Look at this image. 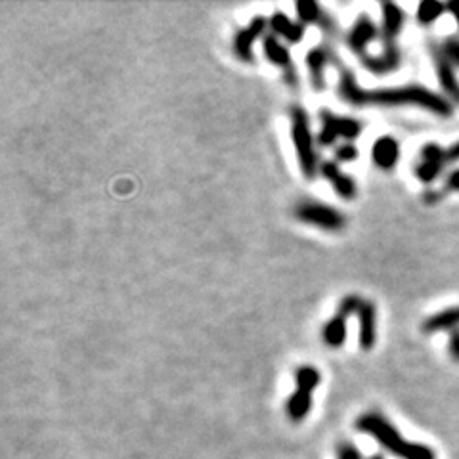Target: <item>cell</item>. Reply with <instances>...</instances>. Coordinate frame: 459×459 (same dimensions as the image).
<instances>
[{
	"label": "cell",
	"mask_w": 459,
	"mask_h": 459,
	"mask_svg": "<svg viewBox=\"0 0 459 459\" xmlns=\"http://www.w3.org/2000/svg\"><path fill=\"white\" fill-rule=\"evenodd\" d=\"M339 96L350 105H419L423 110L431 111L438 117H450L453 113L452 102L446 96H440L436 92L429 91L421 84H404L393 88H376L366 91L356 81L354 73L341 67L339 79Z\"/></svg>",
	"instance_id": "obj_1"
},
{
	"label": "cell",
	"mask_w": 459,
	"mask_h": 459,
	"mask_svg": "<svg viewBox=\"0 0 459 459\" xmlns=\"http://www.w3.org/2000/svg\"><path fill=\"white\" fill-rule=\"evenodd\" d=\"M356 429L364 434H369L381 444L387 452L402 459H436L433 448L417 442H407L402 438L398 429L379 414H364L356 419Z\"/></svg>",
	"instance_id": "obj_2"
},
{
	"label": "cell",
	"mask_w": 459,
	"mask_h": 459,
	"mask_svg": "<svg viewBox=\"0 0 459 459\" xmlns=\"http://www.w3.org/2000/svg\"><path fill=\"white\" fill-rule=\"evenodd\" d=\"M289 117H291V138L295 149H297L301 170L306 178H314L320 170V163H318L316 149H314V138H312L308 115L301 105H293Z\"/></svg>",
	"instance_id": "obj_3"
},
{
	"label": "cell",
	"mask_w": 459,
	"mask_h": 459,
	"mask_svg": "<svg viewBox=\"0 0 459 459\" xmlns=\"http://www.w3.org/2000/svg\"><path fill=\"white\" fill-rule=\"evenodd\" d=\"M295 216L301 222L324 228V230H330V232H339L347 224V219H344V214L341 211H337L330 205H324V203H316V201H301L295 207Z\"/></svg>",
	"instance_id": "obj_4"
},
{
	"label": "cell",
	"mask_w": 459,
	"mask_h": 459,
	"mask_svg": "<svg viewBox=\"0 0 459 459\" xmlns=\"http://www.w3.org/2000/svg\"><path fill=\"white\" fill-rule=\"evenodd\" d=\"M320 119H322V130L318 134V142L322 146L335 144L337 138H344L352 144V140H356L362 132V121L352 117H341L331 113L330 110H324L320 113Z\"/></svg>",
	"instance_id": "obj_5"
},
{
	"label": "cell",
	"mask_w": 459,
	"mask_h": 459,
	"mask_svg": "<svg viewBox=\"0 0 459 459\" xmlns=\"http://www.w3.org/2000/svg\"><path fill=\"white\" fill-rule=\"evenodd\" d=\"M262 50H265V56L268 58L272 65L276 67H281L285 73V81L289 86H297L298 77H297V69H295V64H293L291 52L289 48L281 42V40L276 37V35H266L265 40H262Z\"/></svg>",
	"instance_id": "obj_6"
},
{
	"label": "cell",
	"mask_w": 459,
	"mask_h": 459,
	"mask_svg": "<svg viewBox=\"0 0 459 459\" xmlns=\"http://www.w3.org/2000/svg\"><path fill=\"white\" fill-rule=\"evenodd\" d=\"M429 50H431V56H433L434 59V69H436V77H438L440 88L444 91V96H446L450 102L459 104V81L458 77H455V71H453V65L450 64V59L444 56L442 46L440 45L431 42Z\"/></svg>",
	"instance_id": "obj_7"
},
{
	"label": "cell",
	"mask_w": 459,
	"mask_h": 459,
	"mask_svg": "<svg viewBox=\"0 0 459 459\" xmlns=\"http://www.w3.org/2000/svg\"><path fill=\"white\" fill-rule=\"evenodd\" d=\"M266 25H268V21H266L265 18L257 16L249 25L243 27V29H240V31L236 33V37H233V52H236V56H238L241 62L251 64L252 45H255V40L259 39V37L265 35Z\"/></svg>",
	"instance_id": "obj_8"
},
{
	"label": "cell",
	"mask_w": 459,
	"mask_h": 459,
	"mask_svg": "<svg viewBox=\"0 0 459 459\" xmlns=\"http://www.w3.org/2000/svg\"><path fill=\"white\" fill-rule=\"evenodd\" d=\"M377 35H379V29L373 23L371 18H368L366 13H362L356 23L350 27L349 35H347V45L354 54H358L360 58L366 56V48L371 40L377 39Z\"/></svg>",
	"instance_id": "obj_9"
},
{
	"label": "cell",
	"mask_w": 459,
	"mask_h": 459,
	"mask_svg": "<svg viewBox=\"0 0 459 459\" xmlns=\"http://www.w3.org/2000/svg\"><path fill=\"white\" fill-rule=\"evenodd\" d=\"M371 157L377 167L383 170H393L400 161V144L395 136H379L371 148Z\"/></svg>",
	"instance_id": "obj_10"
},
{
	"label": "cell",
	"mask_w": 459,
	"mask_h": 459,
	"mask_svg": "<svg viewBox=\"0 0 459 459\" xmlns=\"http://www.w3.org/2000/svg\"><path fill=\"white\" fill-rule=\"evenodd\" d=\"M362 65L368 71L376 73V75H383V73H390L398 69L402 64V52L396 42L385 45L381 56H362Z\"/></svg>",
	"instance_id": "obj_11"
},
{
	"label": "cell",
	"mask_w": 459,
	"mask_h": 459,
	"mask_svg": "<svg viewBox=\"0 0 459 459\" xmlns=\"http://www.w3.org/2000/svg\"><path fill=\"white\" fill-rule=\"evenodd\" d=\"M330 62H335V56L331 54L327 46H314L310 52L306 54V65H308V71H310L312 86L318 92H322L325 88V67H327Z\"/></svg>",
	"instance_id": "obj_12"
},
{
	"label": "cell",
	"mask_w": 459,
	"mask_h": 459,
	"mask_svg": "<svg viewBox=\"0 0 459 459\" xmlns=\"http://www.w3.org/2000/svg\"><path fill=\"white\" fill-rule=\"evenodd\" d=\"M383 25H381V37L385 45L396 42L398 35L402 33V27L406 23V12L402 10L395 2H383Z\"/></svg>",
	"instance_id": "obj_13"
},
{
	"label": "cell",
	"mask_w": 459,
	"mask_h": 459,
	"mask_svg": "<svg viewBox=\"0 0 459 459\" xmlns=\"http://www.w3.org/2000/svg\"><path fill=\"white\" fill-rule=\"evenodd\" d=\"M320 173L325 180L331 182V186L343 199H354L356 197V182L349 175H344L341 167L333 161H324L320 165Z\"/></svg>",
	"instance_id": "obj_14"
},
{
	"label": "cell",
	"mask_w": 459,
	"mask_h": 459,
	"mask_svg": "<svg viewBox=\"0 0 459 459\" xmlns=\"http://www.w3.org/2000/svg\"><path fill=\"white\" fill-rule=\"evenodd\" d=\"M268 25H270V29H272V35L281 37V39H285L287 42H291V45H297V42H301L304 37L303 23H301V21L289 20V16H287L285 12H281V10L272 13Z\"/></svg>",
	"instance_id": "obj_15"
},
{
	"label": "cell",
	"mask_w": 459,
	"mask_h": 459,
	"mask_svg": "<svg viewBox=\"0 0 459 459\" xmlns=\"http://www.w3.org/2000/svg\"><path fill=\"white\" fill-rule=\"evenodd\" d=\"M360 318V347L364 350H371L377 341V312L376 304L371 301H364L362 308L358 312Z\"/></svg>",
	"instance_id": "obj_16"
},
{
	"label": "cell",
	"mask_w": 459,
	"mask_h": 459,
	"mask_svg": "<svg viewBox=\"0 0 459 459\" xmlns=\"http://www.w3.org/2000/svg\"><path fill=\"white\" fill-rule=\"evenodd\" d=\"M312 409V390L306 388H297L285 404V414L287 419L293 423H301V421L310 414Z\"/></svg>",
	"instance_id": "obj_17"
},
{
	"label": "cell",
	"mask_w": 459,
	"mask_h": 459,
	"mask_svg": "<svg viewBox=\"0 0 459 459\" xmlns=\"http://www.w3.org/2000/svg\"><path fill=\"white\" fill-rule=\"evenodd\" d=\"M459 327V306L455 308H446V310H440L436 314H433L431 318H427L421 330L423 333H438V331H453Z\"/></svg>",
	"instance_id": "obj_18"
},
{
	"label": "cell",
	"mask_w": 459,
	"mask_h": 459,
	"mask_svg": "<svg viewBox=\"0 0 459 459\" xmlns=\"http://www.w3.org/2000/svg\"><path fill=\"white\" fill-rule=\"evenodd\" d=\"M322 339L330 349L343 347L344 341H347V318L335 314L331 320H327L324 330H322Z\"/></svg>",
	"instance_id": "obj_19"
},
{
	"label": "cell",
	"mask_w": 459,
	"mask_h": 459,
	"mask_svg": "<svg viewBox=\"0 0 459 459\" xmlns=\"http://www.w3.org/2000/svg\"><path fill=\"white\" fill-rule=\"evenodd\" d=\"M448 10V4L438 0H423L417 8V21L421 25H433L442 13Z\"/></svg>",
	"instance_id": "obj_20"
},
{
	"label": "cell",
	"mask_w": 459,
	"mask_h": 459,
	"mask_svg": "<svg viewBox=\"0 0 459 459\" xmlns=\"http://www.w3.org/2000/svg\"><path fill=\"white\" fill-rule=\"evenodd\" d=\"M295 8H297V16L298 20H301V23H320V20H322V16H324V10L320 8V4L318 2H314V0H298L297 4H295Z\"/></svg>",
	"instance_id": "obj_21"
},
{
	"label": "cell",
	"mask_w": 459,
	"mask_h": 459,
	"mask_svg": "<svg viewBox=\"0 0 459 459\" xmlns=\"http://www.w3.org/2000/svg\"><path fill=\"white\" fill-rule=\"evenodd\" d=\"M295 381H297V388H306V390L314 393L320 381H322V376L314 366H301L295 371Z\"/></svg>",
	"instance_id": "obj_22"
},
{
	"label": "cell",
	"mask_w": 459,
	"mask_h": 459,
	"mask_svg": "<svg viewBox=\"0 0 459 459\" xmlns=\"http://www.w3.org/2000/svg\"><path fill=\"white\" fill-rule=\"evenodd\" d=\"M444 168L442 165H436V163H427V161H419L415 165V176L419 178L421 182H425V184H433L436 178H438L442 173H444Z\"/></svg>",
	"instance_id": "obj_23"
},
{
	"label": "cell",
	"mask_w": 459,
	"mask_h": 459,
	"mask_svg": "<svg viewBox=\"0 0 459 459\" xmlns=\"http://www.w3.org/2000/svg\"><path fill=\"white\" fill-rule=\"evenodd\" d=\"M421 161L427 163H436V165H442V167H448L446 165V149L438 146V144H425L421 148Z\"/></svg>",
	"instance_id": "obj_24"
},
{
	"label": "cell",
	"mask_w": 459,
	"mask_h": 459,
	"mask_svg": "<svg viewBox=\"0 0 459 459\" xmlns=\"http://www.w3.org/2000/svg\"><path fill=\"white\" fill-rule=\"evenodd\" d=\"M364 298L360 295H349V297H344L339 306H337V314L343 318H349L352 314H358L360 308H362Z\"/></svg>",
	"instance_id": "obj_25"
},
{
	"label": "cell",
	"mask_w": 459,
	"mask_h": 459,
	"mask_svg": "<svg viewBox=\"0 0 459 459\" xmlns=\"http://www.w3.org/2000/svg\"><path fill=\"white\" fill-rule=\"evenodd\" d=\"M442 52L450 59L453 67H459V37H448L442 42Z\"/></svg>",
	"instance_id": "obj_26"
},
{
	"label": "cell",
	"mask_w": 459,
	"mask_h": 459,
	"mask_svg": "<svg viewBox=\"0 0 459 459\" xmlns=\"http://www.w3.org/2000/svg\"><path fill=\"white\" fill-rule=\"evenodd\" d=\"M335 453H337V459H364L362 452H360L352 442H347V440H343V442L337 444Z\"/></svg>",
	"instance_id": "obj_27"
},
{
	"label": "cell",
	"mask_w": 459,
	"mask_h": 459,
	"mask_svg": "<svg viewBox=\"0 0 459 459\" xmlns=\"http://www.w3.org/2000/svg\"><path fill=\"white\" fill-rule=\"evenodd\" d=\"M358 148H356L354 144H343V146H339L335 149V159L341 163H350L356 161L358 159Z\"/></svg>",
	"instance_id": "obj_28"
},
{
	"label": "cell",
	"mask_w": 459,
	"mask_h": 459,
	"mask_svg": "<svg viewBox=\"0 0 459 459\" xmlns=\"http://www.w3.org/2000/svg\"><path fill=\"white\" fill-rule=\"evenodd\" d=\"M442 190H444L446 194H450V192H459V168H453V170L448 173Z\"/></svg>",
	"instance_id": "obj_29"
},
{
	"label": "cell",
	"mask_w": 459,
	"mask_h": 459,
	"mask_svg": "<svg viewBox=\"0 0 459 459\" xmlns=\"http://www.w3.org/2000/svg\"><path fill=\"white\" fill-rule=\"evenodd\" d=\"M448 350L452 356L453 362H459V327L450 331V339H448Z\"/></svg>",
	"instance_id": "obj_30"
},
{
	"label": "cell",
	"mask_w": 459,
	"mask_h": 459,
	"mask_svg": "<svg viewBox=\"0 0 459 459\" xmlns=\"http://www.w3.org/2000/svg\"><path fill=\"white\" fill-rule=\"evenodd\" d=\"M444 195H446V192L444 190H433L429 188L425 194H423V201L427 203V205H436L438 201L444 199Z\"/></svg>",
	"instance_id": "obj_31"
},
{
	"label": "cell",
	"mask_w": 459,
	"mask_h": 459,
	"mask_svg": "<svg viewBox=\"0 0 459 459\" xmlns=\"http://www.w3.org/2000/svg\"><path fill=\"white\" fill-rule=\"evenodd\" d=\"M453 163H459V142L446 148V165H453Z\"/></svg>",
	"instance_id": "obj_32"
},
{
	"label": "cell",
	"mask_w": 459,
	"mask_h": 459,
	"mask_svg": "<svg viewBox=\"0 0 459 459\" xmlns=\"http://www.w3.org/2000/svg\"><path fill=\"white\" fill-rule=\"evenodd\" d=\"M448 12L452 13L453 20L458 21V25H459V0H452V2H448Z\"/></svg>",
	"instance_id": "obj_33"
},
{
	"label": "cell",
	"mask_w": 459,
	"mask_h": 459,
	"mask_svg": "<svg viewBox=\"0 0 459 459\" xmlns=\"http://www.w3.org/2000/svg\"><path fill=\"white\" fill-rule=\"evenodd\" d=\"M368 459H387V458H385V453H373V455H369Z\"/></svg>",
	"instance_id": "obj_34"
}]
</instances>
